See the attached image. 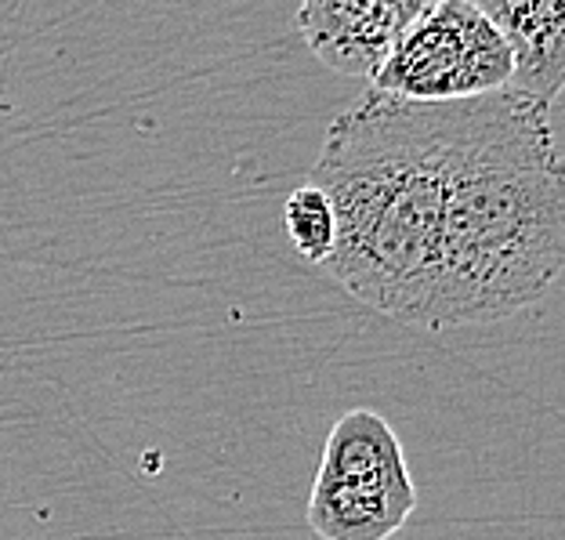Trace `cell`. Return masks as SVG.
Segmentation results:
<instances>
[{
	"mask_svg": "<svg viewBox=\"0 0 565 540\" xmlns=\"http://www.w3.org/2000/svg\"><path fill=\"white\" fill-rule=\"evenodd\" d=\"M420 4L424 0H308L294 25L323 66L374 84Z\"/></svg>",
	"mask_w": 565,
	"mask_h": 540,
	"instance_id": "277c9868",
	"label": "cell"
},
{
	"mask_svg": "<svg viewBox=\"0 0 565 540\" xmlns=\"http://www.w3.org/2000/svg\"><path fill=\"white\" fill-rule=\"evenodd\" d=\"M381 95L446 106L511 87V51L475 0H424L377 81Z\"/></svg>",
	"mask_w": 565,
	"mask_h": 540,
	"instance_id": "3957f363",
	"label": "cell"
},
{
	"mask_svg": "<svg viewBox=\"0 0 565 540\" xmlns=\"http://www.w3.org/2000/svg\"><path fill=\"white\" fill-rule=\"evenodd\" d=\"M316 483L417 490L399 435L374 410H349V414L333 421Z\"/></svg>",
	"mask_w": 565,
	"mask_h": 540,
	"instance_id": "8992f818",
	"label": "cell"
},
{
	"mask_svg": "<svg viewBox=\"0 0 565 540\" xmlns=\"http://www.w3.org/2000/svg\"><path fill=\"white\" fill-rule=\"evenodd\" d=\"M417 508V490L312 483L308 526L319 540H392Z\"/></svg>",
	"mask_w": 565,
	"mask_h": 540,
	"instance_id": "52a82bcc",
	"label": "cell"
},
{
	"mask_svg": "<svg viewBox=\"0 0 565 540\" xmlns=\"http://www.w3.org/2000/svg\"><path fill=\"white\" fill-rule=\"evenodd\" d=\"M282 225H287L290 247L301 254L305 262L327 265L338 243V218H333V203L319 186L294 189L287 203H282Z\"/></svg>",
	"mask_w": 565,
	"mask_h": 540,
	"instance_id": "ba28073f",
	"label": "cell"
},
{
	"mask_svg": "<svg viewBox=\"0 0 565 540\" xmlns=\"http://www.w3.org/2000/svg\"><path fill=\"white\" fill-rule=\"evenodd\" d=\"M565 268V157L551 109L500 92L460 102L428 330L497 324Z\"/></svg>",
	"mask_w": 565,
	"mask_h": 540,
	"instance_id": "6da1fadb",
	"label": "cell"
},
{
	"mask_svg": "<svg viewBox=\"0 0 565 540\" xmlns=\"http://www.w3.org/2000/svg\"><path fill=\"white\" fill-rule=\"evenodd\" d=\"M460 102L370 92L333 117L312 167L338 218L327 273L377 313L428 330Z\"/></svg>",
	"mask_w": 565,
	"mask_h": 540,
	"instance_id": "7a4b0ae2",
	"label": "cell"
},
{
	"mask_svg": "<svg viewBox=\"0 0 565 540\" xmlns=\"http://www.w3.org/2000/svg\"><path fill=\"white\" fill-rule=\"evenodd\" d=\"M482 11L511 51V87L551 109L565 92V4L482 0Z\"/></svg>",
	"mask_w": 565,
	"mask_h": 540,
	"instance_id": "5b68a950",
	"label": "cell"
}]
</instances>
